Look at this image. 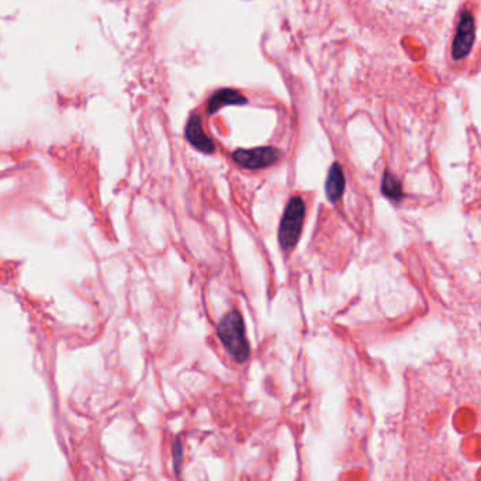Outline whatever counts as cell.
I'll use <instances>...</instances> for the list:
<instances>
[{"mask_svg": "<svg viewBox=\"0 0 481 481\" xmlns=\"http://www.w3.org/2000/svg\"><path fill=\"white\" fill-rule=\"evenodd\" d=\"M217 332L229 355L238 363H244L250 356V345L245 336L243 315L238 311L228 313L218 324Z\"/></svg>", "mask_w": 481, "mask_h": 481, "instance_id": "1", "label": "cell"}, {"mask_svg": "<svg viewBox=\"0 0 481 481\" xmlns=\"http://www.w3.org/2000/svg\"><path fill=\"white\" fill-rule=\"evenodd\" d=\"M306 216V204L300 198H293L288 202L279 228V240L284 251H292L300 238Z\"/></svg>", "mask_w": 481, "mask_h": 481, "instance_id": "2", "label": "cell"}, {"mask_svg": "<svg viewBox=\"0 0 481 481\" xmlns=\"http://www.w3.org/2000/svg\"><path fill=\"white\" fill-rule=\"evenodd\" d=\"M234 161L247 169H262L276 164L280 152L272 147H261L252 150H238L232 155Z\"/></svg>", "mask_w": 481, "mask_h": 481, "instance_id": "3", "label": "cell"}, {"mask_svg": "<svg viewBox=\"0 0 481 481\" xmlns=\"http://www.w3.org/2000/svg\"><path fill=\"white\" fill-rule=\"evenodd\" d=\"M474 20L471 13L463 12L460 16V21L457 24L456 37L453 41V58L462 60L464 58L473 46L474 42Z\"/></svg>", "mask_w": 481, "mask_h": 481, "instance_id": "4", "label": "cell"}, {"mask_svg": "<svg viewBox=\"0 0 481 481\" xmlns=\"http://www.w3.org/2000/svg\"><path fill=\"white\" fill-rule=\"evenodd\" d=\"M186 138L187 141L191 143V146L196 147L199 151L204 152V154H213L214 152V142L206 135L203 125H202V120L198 114H193L187 124H186Z\"/></svg>", "mask_w": 481, "mask_h": 481, "instance_id": "5", "label": "cell"}, {"mask_svg": "<svg viewBox=\"0 0 481 481\" xmlns=\"http://www.w3.org/2000/svg\"><path fill=\"white\" fill-rule=\"evenodd\" d=\"M245 103H247V98L243 93H239L238 90H234V89H221L216 91L210 98L207 103V112L209 114H214L224 106H240Z\"/></svg>", "mask_w": 481, "mask_h": 481, "instance_id": "6", "label": "cell"}, {"mask_svg": "<svg viewBox=\"0 0 481 481\" xmlns=\"http://www.w3.org/2000/svg\"><path fill=\"white\" fill-rule=\"evenodd\" d=\"M345 190V176H344V170L340 166V164H333L329 168L328 172V177L325 182V191H326V198L329 202L335 203L338 202Z\"/></svg>", "mask_w": 481, "mask_h": 481, "instance_id": "7", "label": "cell"}, {"mask_svg": "<svg viewBox=\"0 0 481 481\" xmlns=\"http://www.w3.org/2000/svg\"><path fill=\"white\" fill-rule=\"evenodd\" d=\"M381 189H383L384 195H386L390 199H394V200L400 199L401 195H403L400 182L394 176H392L389 172H386V175H384V177H383Z\"/></svg>", "mask_w": 481, "mask_h": 481, "instance_id": "8", "label": "cell"}]
</instances>
